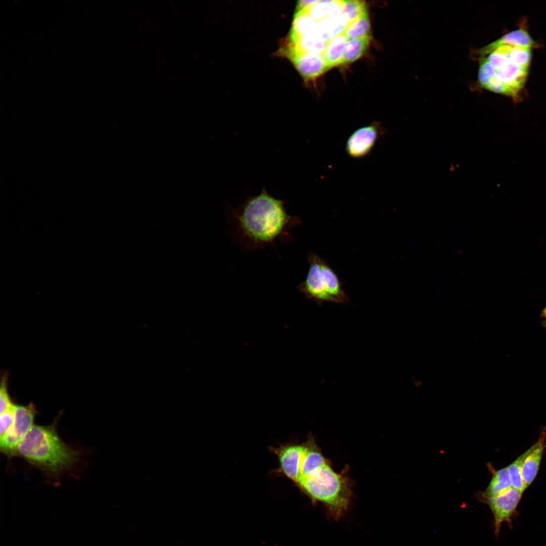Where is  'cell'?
Wrapping results in <instances>:
<instances>
[{"label":"cell","instance_id":"9","mask_svg":"<svg viewBox=\"0 0 546 546\" xmlns=\"http://www.w3.org/2000/svg\"><path fill=\"white\" fill-rule=\"evenodd\" d=\"M306 444L288 445L278 451L281 468L284 474L296 484L301 475V464Z\"/></svg>","mask_w":546,"mask_h":546},{"label":"cell","instance_id":"20","mask_svg":"<svg viewBox=\"0 0 546 546\" xmlns=\"http://www.w3.org/2000/svg\"><path fill=\"white\" fill-rule=\"evenodd\" d=\"M370 22L368 12L350 23L343 32L348 39L361 38L369 36Z\"/></svg>","mask_w":546,"mask_h":546},{"label":"cell","instance_id":"18","mask_svg":"<svg viewBox=\"0 0 546 546\" xmlns=\"http://www.w3.org/2000/svg\"><path fill=\"white\" fill-rule=\"evenodd\" d=\"M493 42L496 44H508L531 48L537 46L528 32L523 28L509 32Z\"/></svg>","mask_w":546,"mask_h":546},{"label":"cell","instance_id":"22","mask_svg":"<svg viewBox=\"0 0 546 546\" xmlns=\"http://www.w3.org/2000/svg\"><path fill=\"white\" fill-rule=\"evenodd\" d=\"M15 405L8 393L7 376L5 375L3 377L1 384L0 413L14 408Z\"/></svg>","mask_w":546,"mask_h":546},{"label":"cell","instance_id":"24","mask_svg":"<svg viewBox=\"0 0 546 546\" xmlns=\"http://www.w3.org/2000/svg\"><path fill=\"white\" fill-rule=\"evenodd\" d=\"M541 318V324L542 326L546 329V306L542 310L540 314Z\"/></svg>","mask_w":546,"mask_h":546},{"label":"cell","instance_id":"1","mask_svg":"<svg viewBox=\"0 0 546 546\" xmlns=\"http://www.w3.org/2000/svg\"><path fill=\"white\" fill-rule=\"evenodd\" d=\"M234 215L240 237L253 248L273 245L278 240H291V230L302 223L288 214L284 200L264 188L259 194L248 197Z\"/></svg>","mask_w":546,"mask_h":546},{"label":"cell","instance_id":"5","mask_svg":"<svg viewBox=\"0 0 546 546\" xmlns=\"http://www.w3.org/2000/svg\"><path fill=\"white\" fill-rule=\"evenodd\" d=\"M308 271L304 280L297 287L308 298L319 305L325 302L345 304L349 299L337 275L327 262L316 254L307 255Z\"/></svg>","mask_w":546,"mask_h":546},{"label":"cell","instance_id":"23","mask_svg":"<svg viewBox=\"0 0 546 546\" xmlns=\"http://www.w3.org/2000/svg\"><path fill=\"white\" fill-rule=\"evenodd\" d=\"M14 407L1 414L0 439L6 435L13 424L14 417Z\"/></svg>","mask_w":546,"mask_h":546},{"label":"cell","instance_id":"12","mask_svg":"<svg viewBox=\"0 0 546 546\" xmlns=\"http://www.w3.org/2000/svg\"><path fill=\"white\" fill-rule=\"evenodd\" d=\"M349 22L342 14L327 17L317 22L316 32L325 41H328L343 33Z\"/></svg>","mask_w":546,"mask_h":546},{"label":"cell","instance_id":"19","mask_svg":"<svg viewBox=\"0 0 546 546\" xmlns=\"http://www.w3.org/2000/svg\"><path fill=\"white\" fill-rule=\"evenodd\" d=\"M529 451L530 448L507 467L512 487L522 493L527 488L523 477L522 465Z\"/></svg>","mask_w":546,"mask_h":546},{"label":"cell","instance_id":"15","mask_svg":"<svg viewBox=\"0 0 546 546\" xmlns=\"http://www.w3.org/2000/svg\"><path fill=\"white\" fill-rule=\"evenodd\" d=\"M342 5L343 1L318 0L314 4L303 9L318 22L329 16L341 14Z\"/></svg>","mask_w":546,"mask_h":546},{"label":"cell","instance_id":"3","mask_svg":"<svg viewBox=\"0 0 546 546\" xmlns=\"http://www.w3.org/2000/svg\"><path fill=\"white\" fill-rule=\"evenodd\" d=\"M478 80L485 89L512 98L514 103L521 101L529 68L516 64L510 56V45L493 42L480 51Z\"/></svg>","mask_w":546,"mask_h":546},{"label":"cell","instance_id":"21","mask_svg":"<svg viewBox=\"0 0 546 546\" xmlns=\"http://www.w3.org/2000/svg\"><path fill=\"white\" fill-rule=\"evenodd\" d=\"M367 13L363 1L358 0L343 1L342 14L346 18L349 24Z\"/></svg>","mask_w":546,"mask_h":546},{"label":"cell","instance_id":"10","mask_svg":"<svg viewBox=\"0 0 546 546\" xmlns=\"http://www.w3.org/2000/svg\"><path fill=\"white\" fill-rule=\"evenodd\" d=\"M288 57L305 79H313L328 69L322 54H294Z\"/></svg>","mask_w":546,"mask_h":546},{"label":"cell","instance_id":"17","mask_svg":"<svg viewBox=\"0 0 546 546\" xmlns=\"http://www.w3.org/2000/svg\"><path fill=\"white\" fill-rule=\"evenodd\" d=\"M370 40V35L348 39L341 65L352 63L360 58L368 48Z\"/></svg>","mask_w":546,"mask_h":546},{"label":"cell","instance_id":"4","mask_svg":"<svg viewBox=\"0 0 546 546\" xmlns=\"http://www.w3.org/2000/svg\"><path fill=\"white\" fill-rule=\"evenodd\" d=\"M314 503H320L335 520L347 512L352 490L348 478L334 471L327 462L297 484Z\"/></svg>","mask_w":546,"mask_h":546},{"label":"cell","instance_id":"7","mask_svg":"<svg viewBox=\"0 0 546 546\" xmlns=\"http://www.w3.org/2000/svg\"><path fill=\"white\" fill-rule=\"evenodd\" d=\"M384 126L378 121L360 127L348 136L345 151L350 157L360 159L371 153L377 142L384 134Z\"/></svg>","mask_w":546,"mask_h":546},{"label":"cell","instance_id":"6","mask_svg":"<svg viewBox=\"0 0 546 546\" xmlns=\"http://www.w3.org/2000/svg\"><path fill=\"white\" fill-rule=\"evenodd\" d=\"M37 414L32 402L27 405L15 404L13 424L6 435L0 439L1 452L9 460L17 456L18 446L34 425Z\"/></svg>","mask_w":546,"mask_h":546},{"label":"cell","instance_id":"16","mask_svg":"<svg viewBox=\"0 0 546 546\" xmlns=\"http://www.w3.org/2000/svg\"><path fill=\"white\" fill-rule=\"evenodd\" d=\"M317 22L304 9H297L290 35L300 36L314 32Z\"/></svg>","mask_w":546,"mask_h":546},{"label":"cell","instance_id":"11","mask_svg":"<svg viewBox=\"0 0 546 546\" xmlns=\"http://www.w3.org/2000/svg\"><path fill=\"white\" fill-rule=\"evenodd\" d=\"M546 440V429L542 431L538 440L530 447L522 465V475L528 487L536 478L542 459Z\"/></svg>","mask_w":546,"mask_h":546},{"label":"cell","instance_id":"14","mask_svg":"<svg viewBox=\"0 0 546 546\" xmlns=\"http://www.w3.org/2000/svg\"><path fill=\"white\" fill-rule=\"evenodd\" d=\"M348 39L343 33L327 41L322 54L328 69L341 65Z\"/></svg>","mask_w":546,"mask_h":546},{"label":"cell","instance_id":"13","mask_svg":"<svg viewBox=\"0 0 546 546\" xmlns=\"http://www.w3.org/2000/svg\"><path fill=\"white\" fill-rule=\"evenodd\" d=\"M512 487L507 467L495 471L486 489L479 494L482 502L496 496Z\"/></svg>","mask_w":546,"mask_h":546},{"label":"cell","instance_id":"8","mask_svg":"<svg viewBox=\"0 0 546 546\" xmlns=\"http://www.w3.org/2000/svg\"><path fill=\"white\" fill-rule=\"evenodd\" d=\"M522 494V492L512 487L502 494L484 502L488 505L492 513L496 537L498 536L503 523H506L510 528H512V518L516 511Z\"/></svg>","mask_w":546,"mask_h":546},{"label":"cell","instance_id":"2","mask_svg":"<svg viewBox=\"0 0 546 546\" xmlns=\"http://www.w3.org/2000/svg\"><path fill=\"white\" fill-rule=\"evenodd\" d=\"M59 416L47 426L33 425L19 444L17 456L57 481L78 464L80 452L66 444L58 435L57 425Z\"/></svg>","mask_w":546,"mask_h":546}]
</instances>
